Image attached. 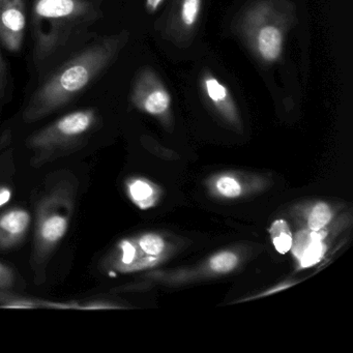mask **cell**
Masks as SVG:
<instances>
[{
  "instance_id": "2e32d148",
  "label": "cell",
  "mask_w": 353,
  "mask_h": 353,
  "mask_svg": "<svg viewBox=\"0 0 353 353\" xmlns=\"http://www.w3.org/2000/svg\"><path fill=\"white\" fill-rule=\"evenodd\" d=\"M140 249L150 256H158L164 250V241L159 235H143L138 241Z\"/></svg>"
},
{
  "instance_id": "3957f363",
  "label": "cell",
  "mask_w": 353,
  "mask_h": 353,
  "mask_svg": "<svg viewBox=\"0 0 353 353\" xmlns=\"http://www.w3.org/2000/svg\"><path fill=\"white\" fill-rule=\"evenodd\" d=\"M77 191V179L72 174L63 175L51 181L37 204L30 264L39 284L45 282L47 265L69 231Z\"/></svg>"
},
{
  "instance_id": "9c48e42d",
  "label": "cell",
  "mask_w": 353,
  "mask_h": 353,
  "mask_svg": "<svg viewBox=\"0 0 353 353\" xmlns=\"http://www.w3.org/2000/svg\"><path fill=\"white\" fill-rule=\"evenodd\" d=\"M24 0L0 1V41L12 52H17L23 44L26 32Z\"/></svg>"
},
{
  "instance_id": "7402d4cb",
  "label": "cell",
  "mask_w": 353,
  "mask_h": 353,
  "mask_svg": "<svg viewBox=\"0 0 353 353\" xmlns=\"http://www.w3.org/2000/svg\"><path fill=\"white\" fill-rule=\"evenodd\" d=\"M0 1H1V0H0Z\"/></svg>"
},
{
  "instance_id": "ac0fdd59",
  "label": "cell",
  "mask_w": 353,
  "mask_h": 353,
  "mask_svg": "<svg viewBox=\"0 0 353 353\" xmlns=\"http://www.w3.org/2000/svg\"><path fill=\"white\" fill-rule=\"evenodd\" d=\"M216 188L222 195L229 198L237 197L241 193V185L234 179H231V177L221 179L216 183Z\"/></svg>"
},
{
  "instance_id": "ffe728a7",
  "label": "cell",
  "mask_w": 353,
  "mask_h": 353,
  "mask_svg": "<svg viewBox=\"0 0 353 353\" xmlns=\"http://www.w3.org/2000/svg\"><path fill=\"white\" fill-rule=\"evenodd\" d=\"M164 1L165 0H145L146 11L150 14L156 13Z\"/></svg>"
},
{
  "instance_id": "9a60e30c",
  "label": "cell",
  "mask_w": 353,
  "mask_h": 353,
  "mask_svg": "<svg viewBox=\"0 0 353 353\" xmlns=\"http://www.w3.org/2000/svg\"><path fill=\"white\" fill-rule=\"evenodd\" d=\"M332 212L330 206L325 203H318L312 210L307 220L311 231H321L332 220Z\"/></svg>"
},
{
  "instance_id": "8fae6325",
  "label": "cell",
  "mask_w": 353,
  "mask_h": 353,
  "mask_svg": "<svg viewBox=\"0 0 353 353\" xmlns=\"http://www.w3.org/2000/svg\"><path fill=\"white\" fill-rule=\"evenodd\" d=\"M299 243L295 247L294 253L301 260L303 268H310L321 260L325 247L322 243L321 234L314 231L307 237H299Z\"/></svg>"
},
{
  "instance_id": "7c38bea8",
  "label": "cell",
  "mask_w": 353,
  "mask_h": 353,
  "mask_svg": "<svg viewBox=\"0 0 353 353\" xmlns=\"http://www.w3.org/2000/svg\"><path fill=\"white\" fill-rule=\"evenodd\" d=\"M54 303H46V301L30 299L21 295L15 294L10 291L0 290V307H24V309H32V307H53Z\"/></svg>"
},
{
  "instance_id": "44dd1931",
  "label": "cell",
  "mask_w": 353,
  "mask_h": 353,
  "mask_svg": "<svg viewBox=\"0 0 353 353\" xmlns=\"http://www.w3.org/2000/svg\"><path fill=\"white\" fill-rule=\"evenodd\" d=\"M6 86V68L3 57L0 55V96L3 94Z\"/></svg>"
},
{
  "instance_id": "5bb4252c",
  "label": "cell",
  "mask_w": 353,
  "mask_h": 353,
  "mask_svg": "<svg viewBox=\"0 0 353 353\" xmlns=\"http://www.w3.org/2000/svg\"><path fill=\"white\" fill-rule=\"evenodd\" d=\"M274 248L280 254H286L290 251L293 245L292 234L288 224L285 221L278 220L272 224L270 229Z\"/></svg>"
},
{
  "instance_id": "ba28073f",
  "label": "cell",
  "mask_w": 353,
  "mask_h": 353,
  "mask_svg": "<svg viewBox=\"0 0 353 353\" xmlns=\"http://www.w3.org/2000/svg\"><path fill=\"white\" fill-rule=\"evenodd\" d=\"M201 96L206 104L231 125H239V114L236 103L229 88L212 72H202L199 78Z\"/></svg>"
},
{
  "instance_id": "277c9868",
  "label": "cell",
  "mask_w": 353,
  "mask_h": 353,
  "mask_svg": "<svg viewBox=\"0 0 353 353\" xmlns=\"http://www.w3.org/2000/svg\"><path fill=\"white\" fill-rule=\"evenodd\" d=\"M90 0H36L32 9L38 61L48 57L70 37L98 16Z\"/></svg>"
},
{
  "instance_id": "4fadbf2b",
  "label": "cell",
  "mask_w": 353,
  "mask_h": 353,
  "mask_svg": "<svg viewBox=\"0 0 353 353\" xmlns=\"http://www.w3.org/2000/svg\"><path fill=\"white\" fill-rule=\"evenodd\" d=\"M130 198L141 208L152 205L154 190L152 185L142 179H133L128 183Z\"/></svg>"
},
{
  "instance_id": "d6986e66",
  "label": "cell",
  "mask_w": 353,
  "mask_h": 353,
  "mask_svg": "<svg viewBox=\"0 0 353 353\" xmlns=\"http://www.w3.org/2000/svg\"><path fill=\"white\" fill-rule=\"evenodd\" d=\"M16 282L15 272L11 268L0 262V290L10 291Z\"/></svg>"
},
{
  "instance_id": "30bf717a",
  "label": "cell",
  "mask_w": 353,
  "mask_h": 353,
  "mask_svg": "<svg viewBox=\"0 0 353 353\" xmlns=\"http://www.w3.org/2000/svg\"><path fill=\"white\" fill-rule=\"evenodd\" d=\"M32 223L28 210L14 208L0 214V250L14 249L26 239Z\"/></svg>"
},
{
  "instance_id": "52a82bcc",
  "label": "cell",
  "mask_w": 353,
  "mask_h": 353,
  "mask_svg": "<svg viewBox=\"0 0 353 353\" xmlns=\"http://www.w3.org/2000/svg\"><path fill=\"white\" fill-rule=\"evenodd\" d=\"M204 0H175L163 26L162 37L179 48L191 45L197 32Z\"/></svg>"
},
{
  "instance_id": "e0dca14e",
  "label": "cell",
  "mask_w": 353,
  "mask_h": 353,
  "mask_svg": "<svg viewBox=\"0 0 353 353\" xmlns=\"http://www.w3.org/2000/svg\"><path fill=\"white\" fill-rule=\"evenodd\" d=\"M237 265V257L234 254L224 252L218 254L210 260V266L214 272H229Z\"/></svg>"
},
{
  "instance_id": "6da1fadb",
  "label": "cell",
  "mask_w": 353,
  "mask_h": 353,
  "mask_svg": "<svg viewBox=\"0 0 353 353\" xmlns=\"http://www.w3.org/2000/svg\"><path fill=\"white\" fill-rule=\"evenodd\" d=\"M129 39L128 30L106 37L65 63L30 98L23 111L24 121H40L69 104L112 65Z\"/></svg>"
},
{
  "instance_id": "8992f818",
  "label": "cell",
  "mask_w": 353,
  "mask_h": 353,
  "mask_svg": "<svg viewBox=\"0 0 353 353\" xmlns=\"http://www.w3.org/2000/svg\"><path fill=\"white\" fill-rule=\"evenodd\" d=\"M131 102L138 110L170 123L172 98L159 74L150 67L138 73L131 92Z\"/></svg>"
},
{
  "instance_id": "5b68a950",
  "label": "cell",
  "mask_w": 353,
  "mask_h": 353,
  "mask_svg": "<svg viewBox=\"0 0 353 353\" xmlns=\"http://www.w3.org/2000/svg\"><path fill=\"white\" fill-rule=\"evenodd\" d=\"M98 123L97 111L83 109L69 113L37 132L28 140L32 154L30 165L39 168L81 150Z\"/></svg>"
},
{
  "instance_id": "7a4b0ae2",
  "label": "cell",
  "mask_w": 353,
  "mask_h": 353,
  "mask_svg": "<svg viewBox=\"0 0 353 353\" xmlns=\"http://www.w3.org/2000/svg\"><path fill=\"white\" fill-rule=\"evenodd\" d=\"M296 20L291 0H251L237 16L233 30L261 65H272L282 59Z\"/></svg>"
}]
</instances>
